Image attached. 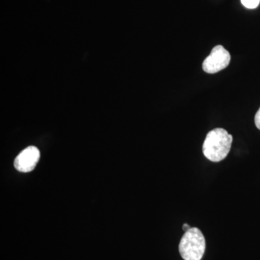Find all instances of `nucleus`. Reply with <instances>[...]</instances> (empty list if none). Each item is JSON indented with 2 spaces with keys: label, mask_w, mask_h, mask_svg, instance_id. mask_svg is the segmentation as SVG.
Returning a JSON list of instances; mask_svg holds the SVG:
<instances>
[{
  "label": "nucleus",
  "mask_w": 260,
  "mask_h": 260,
  "mask_svg": "<svg viewBox=\"0 0 260 260\" xmlns=\"http://www.w3.org/2000/svg\"><path fill=\"white\" fill-rule=\"evenodd\" d=\"M233 137L223 128H215L208 133L203 145V154L212 162H220L230 152Z\"/></svg>",
  "instance_id": "nucleus-1"
},
{
  "label": "nucleus",
  "mask_w": 260,
  "mask_h": 260,
  "mask_svg": "<svg viewBox=\"0 0 260 260\" xmlns=\"http://www.w3.org/2000/svg\"><path fill=\"white\" fill-rule=\"evenodd\" d=\"M190 225H188L187 223H184V225H183L182 229L184 231V232H186V231L189 230V229H190Z\"/></svg>",
  "instance_id": "nucleus-7"
},
{
  "label": "nucleus",
  "mask_w": 260,
  "mask_h": 260,
  "mask_svg": "<svg viewBox=\"0 0 260 260\" xmlns=\"http://www.w3.org/2000/svg\"><path fill=\"white\" fill-rule=\"evenodd\" d=\"M39 158H40V152L39 149L34 146L28 147L24 149L15 158V168L20 172H31L35 169Z\"/></svg>",
  "instance_id": "nucleus-4"
},
{
  "label": "nucleus",
  "mask_w": 260,
  "mask_h": 260,
  "mask_svg": "<svg viewBox=\"0 0 260 260\" xmlns=\"http://www.w3.org/2000/svg\"><path fill=\"white\" fill-rule=\"evenodd\" d=\"M254 122H255V125L257 129L260 130V108L256 112L255 117H254Z\"/></svg>",
  "instance_id": "nucleus-6"
},
{
  "label": "nucleus",
  "mask_w": 260,
  "mask_h": 260,
  "mask_svg": "<svg viewBox=\"0 0 260 260\" xmlns=\"http://www.w3.org/2000/svg\"><path fill=\"white\" fill-rule=\"evenodd\" d=\"M205 248L206 242L203 233L198 228H190L181 238L179 250L184 260H201Z\"/></svg>",
  "instance_id": "nucleus-2"
},
{
  "label": "nucleus",
  "mask_w": 260,
  "mask_h": 260,
  "mask_svg": "<svg viewBox=\"0 0 260 260\" xmlns=\"http://www.w3.org/2000/svg\"><path fill=\"white\" fill-rule=\"evenodd\" d=\"M242 5L248 9H254L259 5L260 0H241Z\"/></svg>",
  "instance_id": "nucleus-5"
},
{
  "label": "nucleus",
  "mask_w": 260,
  "mask_h": 260,
  "mask_svg": "<svg viewBox=\"0 0 260 260\" xmlns=\"http://www.w3.org/2000/svg\"><path fill=\"white\" fill-rule=\"evenodd\" d=\"M230 61L229 51L223 46H215L203 61V69L208 74H215L226 68Z\"/></svg>",
  "instance_id": "nucleus-3"
}]
</instances>
